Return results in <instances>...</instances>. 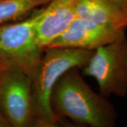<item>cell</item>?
Returning <instances> with one entry per match:
<instances>
[{"label":"cell","mask_w":127,"mask_h":127,"mask_svg":"<svg viewBox=\"0 0 127 127\" xmlns=\"http://www.w3.org/2000/svg\"><path fill=\"white\" fill-rule=\"evenodd\" d=\"M83 73L97 82L100 94L108 98L112 95H127V35L93 51L83 67Z\"/></svg>","instance_id":"4"},{"label":"cell","mask_w":127,"mask_h":127,"mask_svg":"<svg viewBox=\"0 0 127 127\" xmlns=\"http://www.w3.org/2000/svg\"><path fill=\"white\" fill-rule=\"evenodd\" d=\"M42 6L26 18L0 24V67L18 71L31 76L40 62L45 49L39 44L36 25Z\"/></svg>","instance_id":"3"},{"label":"cell","mask_w":127,"mask_h":127,"mask_svg":"<svg viewBox=\"0 0 127 127\" xmlns=\"http://www.w3.org/2000/svg\"><path fill=\"white\" fill-rule=\"evenodd\" d=\"M78 0H51L42 6L36 25L39 44L45 49L76 18Z\"/></svg>","instance_id":"7"},{"label":"cell","mask_w":127,"mask_h":127,"mask_svg":"<svg viewBox=\"0 0 127 127\" xmlns=\"http://www.w3.org/2000/svg\"><path fill=\"white\" fill-rule=\"evenodd\" d=\"M51 0H0V24L28 17Z\"/></svg>","instance_id":"9"},{"label":"cell","mask_w":127,"mask_h":127,"mask_svg":"<svg viewBox=\"0 0 127 127\" xmlns=\"http://www.w3.org/2000/svg\"><path fill=\"white\" fill-rule=\"evenodd\" d=\"M0 110L10 127H35L31 76L4 71L0 78Z\"/></svg>","instance_id":"5"},{"label":"cell","mask_w":127,"mask_h":127,"mask_svg":"<svg viewBox=\"0 0 127 127\" xmlns=\"http://www.w3.org/2000/svg\"><path fill=\"white\" fill-rule=\"evenodd\" d=\"M126 30L76 17L47 47L95 50L101 46L126 36Z\"/></svg>","instance_id":"6"},{"label":"cell","mask_w":127,"mask_h":127,"mask_svg":"<svg viewBox=\"0 0 127 127\" xmlns=\"http://www.w3.org/2000/svg\"><path fill=\"white\" fill-rule=\"evenodd\" d=\"M51 106L57 117L91 127H114L117 112L108 98L93 91L78 68L64 73L54 87Z\"/></svg>","instance_id":"1"},{"label":"cell","mask_w":127,"mask_h":127,"mask_svg":"<svg viewBox=\"0 0 127 127\" xmlns=\"http://www.w3.org/2000/svg\"><path fill=\"white\" fill-rule=\"evenodd\" d=\"M76 11V17L107 26L127 28V4L114 0H78Z\"/></svg>","instance_id":"8"},{"label":"cell","mask_w":127,"mask_h":127,"mask_svg":"<svg viewBox=\"0 0 127 127\" xmlns=\"http://www.w3.org/2000/svg\"><path fill=\"white\" fill-rule=\"evenodd\" d=\"M0 127H10L7 121L4 118V115L2 114L0 110Z\"/></svg>","instance_id":"10"},{"label":"cell","mask_w":127,"mask_h":127,"mask_svg":"<svg viewBox=\"0 0 127 127\" xmlns=\"http://www.w3.org/2000/svg\"><path fill=\"white\" fill-rule=\"evenodd\" d=\"M93 50L47 47L40 62L32 74V93L35 127H55L59 123L51 106L54 87L64 73L83 68Z\"/></svg>","instance_id":"2"},{"label":"cell","mask_w":127,"mask_h":127,"mask_svg":"<svg viewBox=\"0 0 127 127\" xmlns=\"http://www.w3.org/2000/svg\"><path fill=\"white\" fill-rule=\"evenodd\" d=\"M4 71L0 67V78H1V76H2V74H3Z\"/></svg>","instance_id":"12"},{"label":"cell","mask_w":127,"mask_h":127,"mask_svg":"<svg viewBox=\"0 0 127 127\" xmlns=\"http://www.w3.org/2000/svg\"><path fill=\"white\" fill-rule=\"evenodd\" d=\"M114 1H117L119 3H122L123 4H127V0H114Z\"/></svg>","instance_id":"11"}]
</instances>
